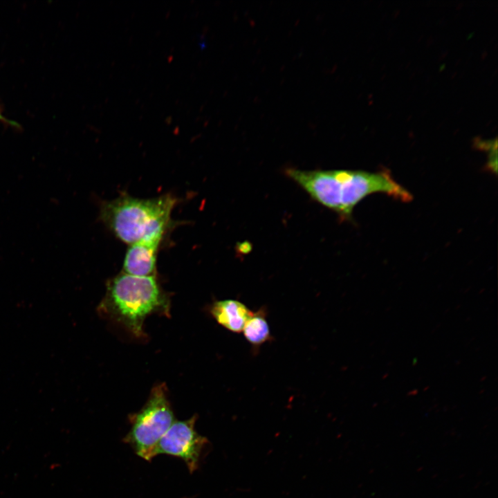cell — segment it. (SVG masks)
Wrapping results in <instances>:
<instances>
[{
  "label": "cell",
  "instance_id": "obj_4",
  "mask_svg": "<svg viewBox=\"0 0 498 498\" xmlns=\"http://www.w3.org/2000/svg\"><path fill=\"white\" fill-rule=\"evenodd\" d=\"M166 390L163 384L153 388L144 406L131 416V429L124 438L147 461L154 457L157 443L175 421Z\"/></svg>",
  "mask_w": 498,
  "mask_h": 498
},
{
  "label": "cell",
  "instance_id": "obj_2",
  "mask_svg": "<svg viewBox=\"0 0 498 498\" xmlns=\"http://www.w3.org/2000/svg\"><path fill=\"white\" fill-rule=\"evenodd\" d=\"M176 202L170 194L153 199L122 195L101 205L100 219L117 238L131 245L142 239L163 237Z\"/></svg>",
  "mask_w": 498,
  "mask_h": 498
},
{
  "label": "cell",
  "instance_id": "obj_6",
  "mask_svg": "<svg viewBox=\"0 0 498 498\" xmlns=\"http://www.w3.org/2000/svg\"><path fill=\"white\" fill-rule=\"evenodd\" d=\"M163 237L140 240L129 245L123 262V273L138 277L154 276L156 255Z\"/></svg>",
  "mask_w": 498,
  "mask_h": 498
},
{
  "label": "cell",
  "instance_id": "obj_8",
  "mask_svg": "<svg viewBox=\"0 0 498 498\" xmlns=\"http://www.w3.org/2000/svg\"><path fill=\"white\" fill-rule=\"evenodd\" d=\"M246 340L257 347L271 340L270 327L266 320V310L252 312L243 329Z\"/></svg>",
  "mask_w": 498,
  "mask_h": 498
},
{
  "label": "cell",
  "instance_id": "obj_3",
  "mask_svg": "<svg viewBox=\"0 0 498 498\" xmlns=\"http://www.w3.org/2000/svg\"><path fill=\"white\" fill-rule=\"evenodd\" d=\"M169 299L154 276L121 273L107 283L101 311L116 319L136 337L144 335L145 319L154 313H166Z\"/></svg>",
  "mask_w": 498,
  "mask_h": 498
},
{
  "label": "cell",
  "instance_id": "obj_7",
  "mask_svg": "<svg viewBox=\"0 0 498 498\" xmlns=\"http://www.w3.org/2000/svg\"><path fill=\"white\" fill-rule=\"evenodd\" d=\"M252 311L242 302L232 299L215 302L210 313L215 320L228 331L240 333Z\"/></svg>",
  "mask_w": 498,
  "mask_h": 498
},
{
  "label": "cell",
  "instance_id": "obj_9",
  "mask_svg": "<svg viewBox=\"0 0 498 498\" xmlns=\"http://www.w3.org/2000/svg\"><path fill=\"white\" fill-rule=\"evenodd\" d=\"M0 120H5V118H4L1 114H0Z\"/></svg>",
  "mask_w": 498,
  "mask_h": 498
},
{
  "label": "cell",
  "instance_id": "obj_5",
  "mask_svg": "<svg viewBox=\"0 0 498 498\" xmlns=\"http://www.w3.org/2000/svg\"><path fill=\"white\" fill-rule=\"evenodd\" d=\"M196 421V416H193L185 421H174L157 443L154 456L160 454L177 456L185 461L190 472L195 471L208 443L195 430Z\"/></svg>",
  "mask_w": 498,
  "mask_h": 498
},
{
  "label": "cell",
  "instance_id": "obj_1",
  "mask_svg": "<svg viewBox=\"0 0 498 498\" xmlns=\"http://www.w3.org/2000/svg\"><path fill=\"white\" fill-rule=\"evenodd\" d=\"M285 174L312 199L335 212L343 220H349L356 205L374 193H384L403 202L412 199V194L387 171H306L288 168Z\"/></svg>",
  "mask_w": 498,
  "mask_h": 498
}]
</instances>
